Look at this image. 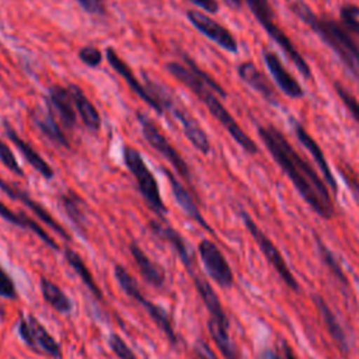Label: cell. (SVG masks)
I'll use <instances>...</instances> for the list:
<instances>
[{
	"label": "cell",
	"mask_w": 359,
	"mask_h": 359,
	"mask_svg": "<svg viewBox=\"0 0 359 359\" xmlns=\"http://www.w3.org/2000/svg\"><path fill=\"white\" fill-rule=\"evenodd\" d=\"M258 136L310 209L324 220L332 219L335 209L325 181L294 150L287 137L272 123L258 125Z\"/></svg>",
	"instance_id": "cell-1"
},
{
	"label": "cell",
	"mask_w": 359,
	"mask_h": 359,
	"mask_svg": "<svg viewBox=\"0 0 359 359\" xmlns=\"http://www.w3.org/2000/svg\"><path fill=\"white\" fill-rule=\"evenodd\" d=\"M290 11L330 46L341 62L359 80V46L337 21L317 15L303 0H287Z\"/></svg>",
	"instance_id": "cell-2"
},
{
	"label": "cell",
	"mask_w": 359,
	"mask_h": 359,
	"mask_svg": "<svg viewBox=\"0 0 359 359\" xmlns=\"http://www.w3.org/2000/svg\"><path fill=\"white\" fill-rule=\"evenodd\" d=\"M165 69L171 76H174L178 81H181L187 88H189L208 108L210 115L227 130V133L233 137V140L248 154H257L258 146L257 143L243 130V128L237 123L233 115L226 109L222 101L198 76H195L187 66L178 62H170L165 65Z\"/></svg>",
	"instance_id": "cell-3"
},
{
	"label": "cell",
	"mask_w": 359,
	"mask_h": 359,
	"mask_svg": "<svg viewBox=\"0 0 359 359\" xmlns=\"http://www.w3.org/2000/svg\"><path fill=\"white\" fill-rule=\"evenodd\" d=\"M147 86L151 95L157 100V102L163 107V109H168L180 122V125L182 126V132L189 140V143L202 154H208L210 151V140L206 132L203 130V128L194 118V115L182 104H180L175 98H172V94H170L158 83L150 80Z\"/></svg>",
	"instance_id": "cell-4"
},
{
	"label": "cell",
	"mask_w": 359,
	"mask_h": 359,
	"mask_svg": "<svg viewBox=\"0 0 359 359\" xmlns=\"http://www.w3.org/2000/svg\"><path fill=\"white\" fill-rule=\"evenodd\" d=\"M114 275L116 279V283L119 285V287L125 292V294H128L129 297H132L135 302H137L149 314V317L156 323V325L160 328V331L167 337V339L170 341L171 345H177L178 338L172 325V320L170 317V314L167 313V310L153 302H150L149 299L144 297V294L140 292L137 282L135 280V278L119 264H116L114 266Z\"/></svg>",
	"instance_id": "cell-5"
},
{
	"label": "cell",
	"mask_w": 359,
	"mask_h": 359,
	"mask_svg": "<svg viewBox=\"0 0 359 359\" xmlns=\"http://www.w3.org/2000/svg\"><path fill=\"white\" fill-rule=\"evenodd\" d=\"M123 163L135 177L137 188L143 195L144 201L147 202V205L150 206V209L160 217H163L167 213V208L161 199L158 182L154 174L147 167L142 154L136 149L126 146L123 147Z\"/></svg>",
	"instance_id": "cell-6"
},
{
	"label": "cell",
	"mask_w": 359,
	"mask_h": 359,
	"mask_svg": "<svg viewBox=\"0 0 359 359\" xmlns=\"http://www.w3.org/2000/svg\"><path fill=\"white\" fill-rule=\"evenodd\" d=\"M240 217L245 226V229L248 230V233L251 234V237L254 238L255 244L258 245L259 251L262 252V255L265 257V259L269 262V265L276 271V273L279 275L280 280L293 292H299L300 290V285L296 279V276L293 275V272L290 271L289 265L286 264L282 252L278 250V247L273 244V241L258 227V224L252 220V217L245 212V210H240Z\"/></svg>",
	"instance_id": "cell-7"
},
{
	"label": "cell",
	"mask_w": 359,
	"mask_h": 359,
	"mask_svg": "<svg viewBox=\"0 0 359 359\" xmlns=\"http://www.w3.org/2000/svg\"><path fill=\"white\" fill-rule=\"evenodd\" d=\"M17 332L25 346L32 352L38 355H46L53 359H62L60 344L35 316H21L17 323Z\"/></svg>",
	"instance_id": "cell-8"
},
{
	"label": "cell",
	"mask_w": 359,
	"mask_h": 359,
	"mask_svg": "<svg viewBox=\"0 0 359 359\" xmlns=\"http://www.w3.org/2000/svg\"><path fill=\"white\" fill-rule=\"evenodd\" d=\"M137 121L140 123L142 135L146 139V142L153 149H156L163 157H165V160H168V163L177 170V172L182 178H185L187 181H191V172H189L188 164L177 151V149L170 143L167 136L157 128V125L142 112H137Z\"/></svg>",
	"instance_id": "cell-9"
},
{
	"label": "cell",
	"mask_w": 359,
	"mask_h": 359,
	"mask_svg": "<svg viewBox=\"0 0 359 359\" xmlns=\"http://www.w3.org/2000/svg\"><path fill=\"white\" fill-rule=\"evenodd\" d=\"M198 252L209 278L223 289L231 287L234 275L220 248L213 241L203 238L198 244Z\"/></svg>",
	"instance_id": "cell-10"
},
{
	"label": "cell",
	"mask_w": 359,
	"mask_h": 359,
	"mask_svg": "<svg viewBox=\"0 0 359 359\" xmlns=\"http://www.w3.org/2000/svg\"><path fill=\"white\" fill-rule=\"evenodd\" d=\"M187 18L202 35H205L208 39L215 42L217 46H220L222 49L230 53H237L238 50L237 39L224 25L219 24L216 20L208 17L206 14L198 10H188Z\"/></svg>",
	"instance_id": "cell-11"
},
{
	"label": "cell",
	"mask_w": 359,
	"mask_h": 359,
	"mask_svg": "<svg viewBox=\"0 0 359 359\" xmlns=\"http://www.w3.org/2000/svg\"><path fill=\"white\" fill-rule=\"evenodd\" d=\"M262 59L272 80L286 97L293 100H299L304 97V88L300 86L296 77L290 74V72L285 67L280 57L275 52L265 49L262 52Z\"/></svg>",
	"instance_id": "cell-12"
},
{
	"label": "cell",
	"mask_w": 359,
	"mask_h": 359,
	"mask_svg": "<svg viewBox=\"0 0 359 359\" xmlns=\"http://www.w3.org/2000/svg\"><path fill=\"white\" fill-rule=\"evenodd\" d=\"M105 56H107V62L109 63V66L126 81V84L130 87V90H132L139 98H142L147 105H150L151 109H154L157 114L161 115V114L164 112L163 107H161V105L157 102V100L151 95V93L149 91V88H147L144 84H142V83L136 79L135 73H133L132 69L126 65V62H125L112 48H107Z\"/></svg>",
	"instance_id": "cell-13"
},
{
	"label": "cell",
	"mask_w": 359,
	"mask_h": 359,
	"mask_svg": "<svg viewBox=\"0 0 359 359\" xmlns=\"http://www.w3.org/2000/svg\"><path fill=\"white\" fill-rule=\"evenodd\" d=\"M0 189L7 194L11 199H15V201H20L22 205H25L27 208H29V210L32 213H35L36 217H39L45 224H48L55 233H57L60 237H63L66 241L70 240V236L69 233L65 230V227L41 205L38 203L36 201H34L25 191H22L21 188H18L17 185L3 180L0 177Z\"/></svg>",
	"instance_id": "cell-14"
},
{
	"label": "cell",
	"mask_w": 359,
	"mask_h": 359,
	"mask_svg": "<svg viewBox=\"0 0 359 359\" xmlns=\"http://www.w3.org/2000/svg\"><path fill=\"white\" fill-rule=\"evenodd\" d=\"M289 122H290V126H292V129H293L296 137H297L299 142L309 150V153L311 154L314 163H316L317 167L320 168V171H321V174H323V180L325 181L327 187H328L334 194H337V192H338V185H337L335 175L332 174V171H331V168H330V165H328V161H327V158H325V156H324V151L321 150L320 144L310 136V133L304 129V126H303L297 119H294V118L290 116Z\"/></svg>",
	"instance_id": "cell-15"
},
{
	"label": "cell",
	"mask_w": 359,
	"mask_h": 359,
	"mask_svg": "<svg viewBox=\"0 0 359 359\" xmlns=\"http://www.w3.org/2000/svg\"><path fill=\"white\" fill-rule=\"evenodd\" d=\"M48 111L57 116L59 122L65 129H72L76 125V107L69 88L62 86H52L46 97Z\"/></svg>",
	"instance_id": "cell-16"
},
{
	"label": "cell",
	"mask_w": 359,
	"mask_h": 359,
	"mask_svg": "<svg viewBox=\"0 0 359 359\" xmlns=\"http://www.w3.org/2000/svg\"><path fill=\"white\" fill-rule=\"evenodd\" d=\"M237 74L247 86H250L254 91H257L268 104L275 107L279 104V100L272 83L265 76V73H262L255 66L254 62H250V60L241 62L237 66Z\"/></svg>",
	"instance_id": "cell-17"
},
{
	"label": "cell",
	"mask_w": 359,
	"mask_h": 359,
	"mask_svg": "<svg viewBox=\"0 0 359 359\" xmlns=\"http://www.w3.org/2000/svg\"><path fill=\"white\" fill-rule=\"evenodd\" d=\"M149 227L150 230L158 236L160 238H163L164 241H167L172 248L174 251L177 252L178 258L181 259L182 265L185 266V269L188 271V273L196 271L195 269V259H194V254L187 243V240L175 230L172 229L171 226H167L165 223L163 222H156V220H151L149 223Z\"/></svg>",
	"instance_id": "cell-18"
},
{
	"label": "cell",
	"mask_w": 359,
	"mask_h": 359,
	"mask_svg": "<svg viewBox=\"0 0 359 359\" xmlns=\"http://www.w3.org/2000/svg\"><path fill=\"white\" fill-rule=\"evenodd\" d=\"M189 275L192 278V282L195 285V289H196L199 297L202 299L206 310L209 311V320L230 327L229 317H227V314H226V311H224V309L220 303L219 296L216 294V292L213 290L210 283L206 279H203L196 271L191 272Z\"/></svg>",
	"instance_id": "cell-19"
},
{
	"label": "cell",
	"mask_w": 359,
	"mask_h": 359,
	"mask_svg": "<svg viewBox=\"0 0 359 359\" xmlns=\"http://www.w3.org/2000/svg\"><path fill=\"white\" fill-rule=\"evenodd\" d=\"M313 303H314L331 339L337 344V346L339 348L341 352L348 353L349 352V339H348V335H346L344 327L341 325L337 314L332 311V309L327 304V302L320 294L313 296Z\"/></svg>",
	"instance_id": "cell-20"
},
{
	"label": "cell",
	"mask_w": 359,
	"mask_h": 359,
	"mask_svg": "<svg viewBox=\"0 0 359 359\" xmlns=\"http://www.w3.org/2000/svg\"><path fill=\"white\" fill-rule=\"evenodd\" d=\"M3 126H4V130H6V136L17 146V149H18L20 153L24 156V158L28 161V164H29L35 171H38L43 178L52 180L53 175H55V171H53V168L46 163V160H45L41 154H38L36 150H35L29 143H27L7 121L3 122Z\"/></svg>",
	"instance_id": "cell-21"
},
{
	"label": "cell",
	"mask_w": 359,
	"mask_h": 359,
	"mask_svg": "<svg viewBox=\"0 0 359 359\" xmlns=\"http://www.w3.org/2000/svg\"><path fill=\"white\" fill-rule=\"evenodd\" d=\"M164 172H165V177H167L168 182H170L172 195H174L177 203L180 205V208L182 209V212H184L189 219H192L194 222H196L202 229H205L206 231H209V233L213 234L212 227H210V226L208 224V222L203 219L202 213L199 212V209H198L196 203L194 202L192 196L189 195V192L184 188V185L177 180V177H174V174H172L170 170L164 168Z\"/></svg>",
	"instance_id": "cell-22"
},
{
	"label": "cell",
	"mask_w": 359,
	"mask_h": 359,
	"mask_svg": "<svg viewBox=\"0 0 359 359\" xmlns=\"http://www.w3.org/2000/svg\"><path fill=\"white\" fill-rule=\"evenodd\" d=\"M129 251L143 280L154 287H163L165 283L164 269L157 262H154L136 243L129 244Z\"/></svg>",
	"instance_id": "cell-23"
},
{
	"label": "cell",
	"mask_w": 359,
	"mask_h": 359,
	"mask_svg": "<svg viewBox=\"0 0 359 359\" xmlns=\"http://www.w3.org/2000/svg\"><path fill=\"white\" fill-rule=\"evenodd\" d=\"M0 217L4 219L6 222L17 226V227H21V229H25V230H29L32 231L36 237H39L48 247H50L52 250H59V245L57 243L39 226V223H36L34 219H31L29 216H27L25 213L22 212H14L11 210L8 206H6L1 201H0Z\"/></svg>",
	"instance_id": "cell-24"
},
{
	"label": "cell",
	"mask_w": 359,
	"mask_h": 359,
	"mask_svg": "<svg viewBox=\"0 0 359 359\" xmlns=\"http://www.w3.org/2000/svg\"><path fill=\"white\" fill-rule=\"evenodd\" d=\"M31 119L34 122V125L38 128V130L46 136L49 140H52L53 143L69 149L70 147V142L63 130V126L59 125V122L56 121V118L48 111L46 114L41 112V111H32L31 112Z\"/></svg>",
	"instance_id": "cell-25"
},
{
	"label": "cell",
	"mask_w": 359,
	"mask_h": 359,
	"mask_svg": "<svg viewBox=\"0 0 359 359\" xmlns=\"http://www.w3.org/2000/svg\"><path fill=\"white\" fill-rule=\"evenodd\" d=\"M67 88L73 97L76 111L80 115L83 123L93 132L98 130L101 126V116L97 108L93 105V102L87 98V95L77 84H70Z\"/></svg>",
	"instance_id": "cell-26"
},
{
	"label": "cell",
	"mask_w": 359,
	"mask_h": 359,
	"mask_svg": "<svg viewBox=\"0 0 359 359\" xmlns=\"http://www.w3.org/2000/svg\"><path fill=\"white\" fill-rule=\"evenodd\" d=\"M39 287L43 300L59 314H69L73 310L72 299L52 280L46 278H41Z\"/></svg>",
	"instance_id": "cell-27"
},
{
	"label": "cell",
	"mask_w": 359,
	"mask_h": 359,
	"mask_svg": "<svg viewBox=\"0 0 359 359\" xmlns=\"http://www.w3.org/2000/svg\"><path fill=\"white\" fill-rule=\"evenodd\" d=\"M229 330H230L229 325H223L216 321L208 320V331L210 334V338L215 342L216 348L223 355V358L224 359H240L237 345L231 339Z\"/></svg>",
	"instance_id": "cell-28"
},
{
	"label": "cell",
	"mask_w": 359,
	"mask_h": 359,
	"mask_svg": "<svg viewBox=\"0 0 359 359\" xmlns=\"http://www.w3.org/2000/svg\"><path fill=\"white\" fill-rule=\"evenodd\" d=\"M65 254V258L67 261V264L72 266V269L79 275V278L81 279V282L84 283V286L91 292V294L98 299V300H104V296H102V292L101 289L98 287V285L95 283L88 266L84 264L83 258L72 248H65L63 251Z\"/></svg>",
	"instance_id": "cell-29"
},
{
	"label": "cell",
	"mask_w": 359,
	"mask_h": 359,
	"mask_svg": "<svg viewBox=\"0 0 359 359\" xmlns=\"http://www.w3.org/2000/svg\"><path fill=\"white\" fill-rule=\"evenodd\" d=\"M60 205L67 215V217L73 222V224L80 230L84 231L87 224V216L84 210V201L73 191H67L59 196Z\"/></svg>",
	"instance_id": "cell-30"
},
{
	"label": "cell",
	"mask_w": 359,
	"mask_h": 359,
	"mask_svg": "<svg viewBox=\"0 0 359 359\" xmlns=\"http://www.w3.org/2000/svg\"><path fill=\"white\" fill-rule=\"evenodd\" d=\"M316 244H317V250L320 254V258L323 261V264L330 269V272L334 275V278L344 286L348 287V278L345 275V272L342 271V266L337 258V255L321 241V238L318 236H316Z\"/></svg>",
	"instance_id": "cell-31"
},
{
	"label": "cell",
	"mask_w": 359,
	"mask_h": 359,
	"mask_svg": "<svg viewBox=\"0 0 359 359\" xmlns=\"http://www.w3.org/2000/svg\"><path fill=\"white\" fill-rule=\"evenodd\" d=\"M341 25L349 32L359 36V6L353 3H346L339 10Z\"/></svg>",
	"instance_id": "cell-32"
},
{
	"label": "cell",
	"mask_w": 359,
	"mask_h": 359,
	"mask_svg": "<svg viewBox=\"0 0 359 359\" xmlns=\"http://www.w3.org/2000/svg\"><path fill=\"white\" fill-rule=\"evenodd\" d=\"M182 57H184V60H185V65H187V67L195 74V76H198L213 93H216V94H219L220 97H226V91H224V88L217 83V81H215L208 73H205L188 55H182Z\"/></svg>",
	"instance_id": "cell-33"
},
{
	"label": "cell",
	"mask_w": 359,
	"mask_h": 359,
	"mask_svg": "<svg viewBox=\"0 0 359 359\" xmlns=\"http://www.w3.org/2000/svg\"><path fill=\"white\" fill-rule=\"evenodd\" d=\"M334 90H335L338 98L341 100V102L348 109V112L352 115V118L359 123V101L341 83H334Z\"/></svg>",
	"instance_id": "cell-34"
},
{
	"label": "cell",
	"mask_w": 359,
	"mask_h": 359,
	"mask_svg": "<svg viewBox=\"0 0 359 359\" xmlns=\"http://www.w3.org/2000/svg\"><path fill=\"white\" fill-rule=\"evenodd\" d=\"M108 346L116 355V358H119V359H137V356L132 351V348L118 334H111L109 335Z\"/></svg>",
	"instance_id": "cell-35"
},
{
	"label": "cell",
	"mask_w": 359,
	"mask_h": 359,
	"mask_svg": "<svg viewBox=\"0 0 359 359\" xmlns=\"http://www.w3.org/2000/svg\"><path fill=\"white\" fill-rule=\"evenodd\" d=\"M0 161H1V164H3L6 168H8L11 172H14V174H17V175H20V177H24V171H22V168L20 167V164L17 163L15 156L13 154L11 149H10L1 139H0Z\"/></svg>",
	"instance_id": "cell-36"
},
{
	"label": "cell",
	"mask_w": 359,
	"mask_h": 359,
	"mask_svg": "<svg viewBox=\"0 0 359 359\" xmlns=\"http://www.w3.org/2000/svg\"><path fill=\"white\" fill-rule=\"evenodd\" d=\"M0 297L14 300L17 299V289L11 276L0 265Z\"/></svg>",
	"instance_id": "cell-37"
},
{
	"label": "cell",
	"mask_w": 359,
	"mask_h": 359,
	"mask_svg": "<svg viewBox=\"0 0 359 359\" xmlns=\"http://www.w3.org/2000/svg\"><path fill=\"white\" fill-rule=\"evenodd\" d=\"M79 59L88 67H95L100 66L102 60V53L98 48L95 46H84L79 52Z\"/></svg>",
	"instance_id": "cell-38"
},
{
	"label": "cell",
	"mask_w": 359,
	"mask_h": 359,
	"mask_svg": "<svg viewBox=\"0 0 359 359\" xmlns=\"http://www.w3.org/2000/svg\"><path fill=\"white\" fill-rule=\"evenodd\" d=\"M84 11L94 15L105 14V0H76Z\"/></svg>",
	"instance_id": "cell-39"
},
{
	"label": "cell",
	"mask_w": 359,
	"mask_h": 359,
	"mask_svg": "<svg viewBox=\"0 0 359 359\" xmlns=\"http://www.w3.org/2000/svg\"><path fill=\"white\" fill-rule=\"evenodd\" d=\"M194 352L198 356V359H217L216 353L212 351V348L203 339H198L195 342Z\"/></svg>",
	"instance_id": "cell-40"
},
{
	"label": "cell",
	"mask_w": 359,
	"mask_h": 359,
	"mask_svg": "<svg viewBox=\"0 0 359 359\" xmlns=\"http://www.w3.org/2000/svg\"><path fill=\"white\" fill-rule=\"evenodd\" d=\"M189 1L209 14H216L219 11L217 0H189Z\"/></svg>",
	"instance_id": "cell-41"
},
{
	"label": "cell",
	"mask_w": 359,
	"mask_h": 359,
	"mask_svg": "<svg viewBox=\"0 0 359 359\" xmlns=\"http://www.w3.org/2000/svg\"><path fill=\"white\" fill-rule=\"evenodd\" d=\"M258 359H282L275 351L266 348V349H262L259 353H258Z\"/></svg>",
	"instance_id": "cell-42"
},
{
	"label": "cell",
	"mask_w": 359,
	"mask_h": 359,
	"mask_svg": "<svg viewBox=\"0 0 359 359\" xmlns=\"http://www.w3.org/2000/svg\"><path fill=\"white\" fill-rule=\"evenodd\" d=\"M282 351H283V358L285 359H299L294 353V351L292 349V346L287 342H282Z\"/></svg>",
	"instance_id": "cell-43"
},
{
	"label": "cell",
	"mask_w": 359,
	"mask_h": 359,
	"mask_svg": "<svg viewBox=\"0 0 359 359\" xmlns=\"http://www.w3.org/2000/svg\"><path fill=\"white\" fill-rule=\"evenodd\" d=\"M230 8L233 10H240L243 7V1L244 0H223Z\"/></svg>",
	"instance_id": "cell-44"
}]
</instances>
